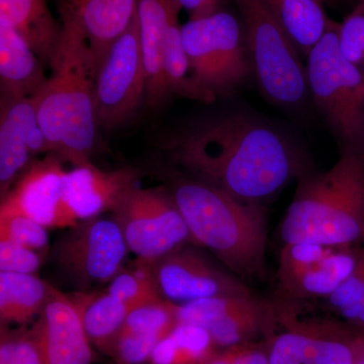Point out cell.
<instances>
[{
    "mask_svg": "<svg viewBox=\"0 0 364 364\" xmlns=\"http://www.w3.org/2000/svg\"><path fill=\"white\" fill-rule=\"evenodd\" d=\"M161 148L182 173L245 202L261 203L313 170L294 136L245 112L193 122L166 136Z\"/></svg>",
    "mask_w": 364,
    "mask_h": 364,
    "instance_id": "1",
    "label": "cell"
},
{
    "mask_svg": "<svg viewBox=\"0 0 364 364\" xmlns=\"http://www.w3.org/2000/svg\"><path fill=\"white\" fill-rule=\"evenodd\" d=\"M63 26L51 75L33 95L48 152L80 166L90 162L97 146L95 105V65L82 28L65 4L60 6Z\"/></svg>",
    "mask_w": 364,
    "mask_h": 364,
    "instance_id": "2",
    "label": "cell"
},
{
    "mask_svg": "<svg viewBox=\"0 0 364 364\" xmlns=\"http://www.w3.org/2000/svg\"><path fill=\"white\" fill-rule=\"evenodd\" d=\"M163 177L193 244L210 250L242 280L264 275L267 228L262 203L239 200L178 169Z\"/></svg>",
    "mask_w": 364,
    "mask_h": 364,
    "instance_id": "3",
    "label": "cell"
},
{
    "mask_svg": "<svg viewBox=\"0 0 364 364\" xmlns=\"http://www.w3.org/2000/svg\"><path fill=\"white\" fill-rule=\"evenodd\" d=\"M280 237L325 247L364 243V149L341 150L331 168L298 179Z\"/></svg>",
    "mask_w": 364,
    "mask_h": 364,
    "instance_id": "4",
    "label": "cell"
},
{
    "mask_svg": "<svg viewBox=\"0 0 364 364\" xmlns=\"http://www.w3.org/2000/svg\"><path fill=\"white\" fill-rule=\"evenodd\" d=\"M306 68L310 97L341 150L364 149V72L340 52L339 23L330 20Z\"/></svg>",
    "mask_w": 364,
    "mask_h": 364,
    "instance_id": "5",
    "label": "cell"
},
{
    "mask_svg": "<svg viewBox=\"0 0 364 364\" xmlns=\"http://www.w3.org/2000/svg\"><path fill=\"white\" fill-rule=\"evenodd\" d=\"M234 2L263 95L284 109H301L311 98L306 64L286 28L267 0Z\"/></svg>",
    "mask_w": 364,
    "mask_h": 364,
    "instance_id": "6",
    "label": "cell"
},
{
    "mask_svg": "<svg viewBox=\"0 0 364 364\" xmlns=\"http://www.w3.org/2000/svg\"><path fill=\"white\" fill-rule=\"evenodd\" d=\"M181 40L196 82L215 98L230 97L254 72L242 21L225 9L189 18Z\"/></svg>",
    "mask_w": 364,
    "mask_h": 364,
    "instance_id": "7",
    "label": "cell"
},
{
    "mask_svg": "<svg viewBox=\"0 0 364 364\" xmlns=\"http://www.w3.org/2000/svg\"><path fill=\"white\" fill-rule=\"evenodd\" d=\"M112 213L129 250L138 259L156 261L193 244L188 225L166 188L133 186Z\"/></svg>",
    "mask_w": 364,
    "mask_h": 364,
    "instance_id": "8",
    "label": "cell"
},
{
    "mask_svg": "<svg viewBox=\"0 0 364 364\" xmlns=\"http://www.w3.org/2000/svg\"><path fill=\"white\" fill-rule=\"evenodd\" d=\"M147 78L138 16L109 48L95 74V114L100 129L126 124L146 100Z\"/></svg>",
    "mask_w": 364,
    "mask_h": 364,
    "instance_id": "9",
    "label": "cell"
},
{
    "mask_svg": "<svg viewBox=\"0 0 364 364\" xmlns=\"http://www.w3.org/2000/svg\"><path fill=\"white\" fill-rule=\"evenodd\" d=\"M282 331L265 344L269 364H354L364 336L330 322H301L289 306L279 305Z\"/></svg>",
    "mask_w": 364,
    "mask_h": 364,
    "instance_id": "10",
    "label": "cell"
},
{
    "mask_svg": "<svg viewBox=\"0 0 364 364\" xmlns=\"http://www.w3.org/2000/svg\"><path fill=\"white\" fill-rule=\"evenodd\" d=\"M129 248L114 218L79 223L57 246L56 259L81 289L107 284L123 269Z\"/></svg>",
    "mask_w": 364,
    "mask_h": 364,
    "instance_id": "11",
    "label": "cell"
},
{
    "mask_svg": "<svg viewBox=\"0 0 364 364\" xmlns=\"http://www.w3.org/2000/svg\"><path fill=\"white\" fill-rule=\"evenodd\" d=\"M152 264L158 291L163 299L176 305L214 296L254 294L243 280L188 245L153 261Z\"/></svg>",
    "mask_w": 364,
    "mask_h": 364,
    "instance_id": "12",
    "label": "cell"
},
{
    "mask_svg": "<svg viewBox=\"0 0 364 364\" xmlns=\"http://www.w3.org/2000/svg\"><path fill=\"white\" fill-rule=\"evenodd\" d=\"M54 153L31 163L1 198L0 215H23L46 228H74L77 220L64 200L67 171Z\"/></svg>",
    "mask_w": 364,
    "mask_h": 364,
    "instance_id": "13",
    "label": "cell"
},
{
    "mask_svg": "<svg viewBox=\"0 0 364 364\" xmlns=\"http://www.w3.org/2000/svg\"><path fill=\"white\" fill-rule=\"evenodd\" d=\"M48 152L33 97L0 98V193H9L30 157Z\"/></svg>",
    "mask_w": 364,
    "mask_h": 364,
    "instance_id": "14",
    "label": "cell"
},
{
    "mask_svg": "<svg viewBox=\"0 0 364 364\" xmlns=\"http://www.w3.org/2000/svg\"><path fill=\"white\" fill-rule=\"evenodd\" d=\"M46 364H91L92 344L68 294L52 287L37 323Z\"/></svg>",
    "mask_w": 364,
    "mask_h": 364,
    "instance_id": "15",
    "label": "cell"
},
{
    "mask_svg": "<svg viewBox=\"0 0 364 364\" xmlns=\"http://www.w3.org/2000/svg\"><path fill=\"white\" fill-rule=\"evenodd\" d=\"M140 176L133 167L105 171L91 162L74 166L67 171L64 200L78 223L87 221L114 210Z\"/></svg>",
    "mask_w": 364,
    "mask_h": 364,
    "instance_id": "16",
    "label": "cell"
},
{
    "mask_svg": "<svg viewBox=\"0 0 364 364\" xmlns=\"http://www.w3.org/2000/svg\"><path fill=\"white\" fill-rule=\"evenodd\" d=\"M177 0H138L139 32L145 62L147 90L145 105L158 109L168 100L163 78V52L170 26L181 11Z\"/></svg>",
    "mask_w": 364,
    "mask_h": 364,
    "instance_id": "17",
    "label": "cell"
},
{
    "mask_svg": "<svg viewBox=\"0 0 364 364\" xmlns=\"http://www.w3.org/2000/svg\"><path fill=\"white\" fill-rule=\"evenodd\" d=\"M62 4L82 28L97 71L109 48L135 18L138 0H62Z\"/></svg>",
    "mask_w": 364,
    "mask_h": 364,
    "instance_id": "18",
    "label": "cell"
},
{
    "mask_svg": "<svg viewBox=\"0 0 364 364\" xmlns=\"http://www.w3.org/2000/svg\"><path fill=\"white\" fill-rule=\"evenodd\" d=\"M0 26L20 33L44 65L51 68L63 26L53 16L47 0H0Z\"/></svg>",
    "mask_w": 364,
    "mask_h": 364,
    "instance_id": "19",
    "label": "cell"
},
{
    "mask_svg": "<svg viewBox=\"0 0 364 364\" xmlns=\"http://www.w3.org/2000/svg\"><path fill=\"white\" fill-rule=\"evenodd\" d=\"M45 67L20 33L0 26V98L33 97L47 80Z\"/></svg>",
    "mask_w": 364,
    "mask_h": 364,
    "instance_id": "20",
    "label": "cell"
},
{
    "mask_svg": "<svg viewBox=\"0 0 364 364\" xmlns=\"http://www.w3.org/2000/svg\"><path fill=\"white\" fill-rule=\"evenodd\" d=\"M68 296L77 310L91 344L104 352L123 327L131 306L107 291H80Z\"/></svg>",
    "mask_w": 364,
    "mask_h": 364,
    "instance_id": "21",
    "label": "cell"
},
{
    "mask_svg": "<svg viewBox=\"0 0 364 364\" xmlns=\"http://www.w3.org/2000/svg\"><path fill=\"white\" fill-rule=\"evenodd\" d=\"M52 286L33 274L0 272L1 323L26 324L44 308Z\"/></svg>",
    "mask_w": 364,
    "mask_h": 364,
    "instance_id": "22",
    "label": "cell"
},
{
    "mask_svg": "<svg viewBox=\"0 0 364 364\" xmlns=\"http://www.w3.org/2000/svg\"><path fill=\"white\" fill-rule=\"evenodd\" d=\"M286 28L301 56L309 53L324 35L330 23L318 0H267Z\"/></svg>",
    "mask_w": 364,
    "mask_h": 364,
    "instance_id": "23",
    "label": "cell"
},
{
    "mask_svg": "<svg viewBox=\"0 0 364 364\" xmlns=\"http://www.w3.org/2000/svg\"><path fill=\"white\" fill-rule=\"evenodd\" d=\"M210 332L200 326L177 323L151 354L150 364H203L217 350Z\"/></svg>",
    "mask_w": 364,
    "mask_h": 364,
    "instance_id": "24",
    "label": "cell"
},
{
    "mask_svg": "<svg viewBox=\"0 0 364 364\" xmlns=\"http://www.w3.org/2000/svg\"><path fill=\"white\" fill-rule=\"evenodd\" d=\"M163 78L169 97H178L212 104L214 95L196 82L181 40L178 21L170 26L163 52Z\"/></svg>",
    "mask_w": 364,
    "mask_h": 364,
    "instance_id": "25",
    "label": "cell"
},
{
    "mask_svg": "<svg viewBox=\"0 0 364 364\" xmlns=\"http://www.w3.org/2000/svg\"><path fill=\"white\" fill-rule=\"evenodd\" d=\"M356 261L358 255L348 252L327 254L286 294L296 299L331 296L353 272Z\"/></svg>",
    "mask_w": 364,
    "mask_h": 364,
    "instance_id": "26",
    "label": "cell"
},
{
    "mask_svg": "<svg viewBox=\"0 0 364 364\" xmlns=\"http://www.w3.org/2000/svg\"><path fill=\"white\" fill-rule=\"evenodd\" d=\"M152 262L136 258L130 268L117 273L107 291L132 309L163 299L158 291Z\"/></svg>",
    "mask_w": 364,
    "mask_h": 364,
    "instance_id": "27",
    "label": "cell"
},
{
    "mask_svg": "<svg viewBox=\"0 0 364 364\" xmlns=\"http://www.w3.org/2000/svg\"><path fill=\"white\" fill-rule=\"evenodd\" d=\"M177 323L176 304L160 299L132 309L119 333H142L165 337Z\"/></svg>",
    "mask_w": 364,
    "mask_h": 364,
    "instance_id": "28",
    "label": "cell"
},
{
    "mask_svg": "<svg viewBox=\"0 0 364 364\" xmlns=\"http://www.w3.org/2000/svg\"><path fill=\"white\" fill-rule=\"evenodd\" d=\"M326 255L325 246L311 243L284 244L280 253L277 273L284 293L287 294L305 273L312 269Z\"/></svg>",
    "mask_w": 364,
    "mask_h": 364,
    "instance_id": "29",
    "label": "cell"
},
{
    "mask_svg": "<svg viewBox=\"0 0 364 364\" xmlns=\"http://www.w3.org/2000/svg\"><path fill=\"white\" fill-rule=\"evenodd\" d=\"M160 335L119 333L104 351L116 364H143L149 361Z\"/></svg>",
    "mask_w": 364,
    "mask_h": 364,
    "instance_id": "30",
    "label": "cell"
},
{
    "mask_svg": "<svg viewBox=\"0 0 364 364\" xmlns=\"http://www.w3.org/2000/svg\"><path fill=\"white\" fill-rule=\"evenodd\" d=\"M0 241L42 251L49 244L47 228L23 215H0Z\"/></svg>",
    "mask_w": 364,
    "mask_h": 364,
    "instance_id": "31",
    "label": "cell"
},
{
    "mask_svg": "<svg viewBox=\"0 0 364 364\" xmlns=\"http://www.w3.org/2000/svg\"><path fill=\"white\" fill-rule=\"evenodd\" d=\"M364 294V247L358 254V261L351 274L331 294L328 296L332 308L340 315L355 324L359 315L361 301Z\"/></svg>",
    "mask_w": 364,
    "mask_h": 364,
    "instance_id": "32",
    "label": "cell"
},
{
    "mask_svg": "<svg viewBox=\"0 0 364 364\" xmlns=\"http://www.w3.org/2000/svg\"><path fill=\"white\" fill-rule=\"evenodd\" d=\"M339 48L347 61L364 72V2L339 23Z\"/></svg>",
    "mask_w": 364,
    "mask_h": 364,
    "instance_id": "33",
    "label": "cell"
},
{
    "mask_svg": "<svg viewBox=\"0 0 364 364\" xmlns=\"http://www.w3.org/2000/svg\"><path fill=\"white\" fill-rule=\"evenodd\" d=\"M0 337L9 344L11 364H46L39 337L33 326L30 329L11 330L1 323Z\"/></svg>",
    "mask_w": 364,
    "mask_h": 364,
    "instance_id": "34",
    "label": "cell"
},
{
    "mask_svg": "<svg viewBox=\"0 0 364 364\" xmlns=\"http://www.w3.org/2000/svg\"><path fill=\"white\" fill-rule=\"evenodd\" d=\"M42 257L38 251L9 241H0V270L2 272L33 274L39 270Z\"/></svg>",
    "mask_w": 364,
    "mask_h": 364,
    "instance_id": "35",
    "label": "cell"
},
{
    "mask_svg": "<svg viewBox=\"0 0 364 364\" xmlns=\"http://www.w3.org/2000/svg\"><path fill=\"white\" fill-rule=\"evenodd\" d=\"M203 364H269L267 344L248 343L217 349Z\"/></svg>",
    "mask_w": 364,
    "mask_h": 364,
    "instance_id": "36",
    "label": "cell"
},
{
    "mask_svg": "<svg viewBox=\"0 0 364 364\" xmlns=\"http://www.w3.org/2000/svg\"><path fill=\"white\" fill-rule=\"evenodd\" d=\"M226 0H177L181 9H186L189 18L210 16L223 9Z\"/></svg>",
    "mask_w": 364,
    "mask_h": 364,
    "instance_id": "37",
    "label": "cell"
},
{
    "mask_svg": "<svg viewBox=\"0 0 364 364\" xmlns=\"http://www.w3.org/2000/svg\"><path fill=\"white\" fill-rule=\"evenodd\" d=\"M354 325L358 326V327H364V294L363 301H361L360 309H359L358 318Z\"/></svg>",
    "mask_w": 364,
    "mask_h": 364,
    "instance_id": "38",
    "label": "cell"
},
{
    "mask_svg": "<svg viewBox=\"0 0 364 364\" xmlns=\"http://www.w3.org/2000/svg\"><path fill=\"white\" fill-rule=\"evenodd\" d=\"M355 364H364V339L363 343L359 348L358 358H356Z\"/></svg>",
    "mask_w": 364,
    "mask_h": 364,
    "instance_id": "39",
    "label": "cell"
},
{
    "mask_svg": "<svg viewBox=\"0 0 364 364\" xmlns=\"http://www.w3.org/2000/svg\"><path fill=\"white\" fill-rule=\"evenodd\" d=\"M323 6H332L336 2V0H318Z\"/></svg>",
    "mask_w": 364,
    "mask_h": 364,
    "instance_id": "40",
    "label": "cell"
},
{
    "mask_svg": "<svg viewBox=\"0 0 364 364\" xmlns=\"http://www.w3.org/2000/svg\"><path fill=\"white\" fill-rule=\"evenodd\" d=\"M359 1H360V0H359ZM363 1H364V0H363Z\"/></svg>",
    "mask_w": 364,
    "mask_h": 364,
    "instance_id": "41",
    "label": "cell"
},
{
    "mask_svg": "<svg viewBox=\"0 0 364 364\" xmlns=\"http://www.w3.org/2000/svg\"><path fill=\"white\" fill-rule=\"evenodd\" d=\"M354 364H355V363H354Z\"/></svg>",
    "mask_w": 364,
    "mask_h": 364,
    "instance_id": "42",
    "label": "cell"
}]
</instances>
